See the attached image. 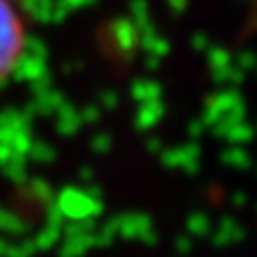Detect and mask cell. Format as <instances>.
Returning <instances> with one entry per match:
<instances>
[{"instance_id":"cell-1","label":"cell","mask_w":257,"mask_h":257,"mask_svg":"<svg viewBox=\"0 0 257 257\" xmlns=\"http://www.w3.org/2000/svg\"><path fill=\"white\" fill-rule=\"evenodd\" d=\"M28 50V21L23 5L0 0V87L16 75Z\"/></svg>"},{"instance_id":"cell-2","label":"cell","mask_w":257,"mask_h":257,"mask_svg":"<svg viewBox=\"0 0 257 257\" xmlns=\"http://www.w3.org/2000/svg\"><path fill=\"white\" fill-rule=\"evenodd\" d=\"M16 3H21V5H23V7H25V3H28V0H16Z\"/></svg>"}]
</instances>
